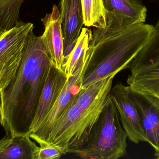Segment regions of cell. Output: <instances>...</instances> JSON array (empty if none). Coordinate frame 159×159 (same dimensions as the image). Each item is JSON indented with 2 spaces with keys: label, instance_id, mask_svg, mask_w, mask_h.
<instances>
[{
  "label": "cell",
  "instance_id": "1",
  "mask_svg": "<svg viewBox=\"0 0 159 159\" xmlns=\"http://www.w3.org/2000/svg\"><path fill=\"white\" fill-rule=\"evenodd\" d=\"M112 75L82 88L75 94L39 144L60 149L64 155L82 147L110 96Z\"/></svg>",
  "mask_w": 159,
  "mask_h": 159
},
{
  "label": "cell",
  "instance_id": "2",
  "mask_svg": "<svg viewBox=\"0 0 159 159\" xmlns=\"http://www.w3.org/2000/svg\"><path fill=\"white\" fill-rule=\"evenodd\" d=\"M153 25L143 23L95 28L88 51L82 88L127 69L148 42Z\"/></svg>",
  "mask_w": 159,
  "mask_h": 159
},
{
  "label": "cell",
  "instance_id": "3",
  "mask_svg": "<svg viewBox=\"0 0 159 159\" xmlns=\"http://www.w3.org/2000/svg\"><path fill=\"white\" fill-rule=\"evenodd\" d=\"M120 123L110 96L86 143L74 154L84 159H118L125 156L128 135Z\"/></svg>",
  "mask_w": 159,
  "mask_h": 159
},
{
  "label": "cell",
  "instance_id": "4",
  "mask_svg": "<svg viewBox=\"0 0 159 159\" xmlns=\"http://www.w3.org/2000/svg\"><path fill=\"white\" fill-rule=\"evenodd\" d=\"M49 57L41 36L32 30L27 36L23 57L14 80L2 91L0 99V124L6 136L11 137L22 93L32 73Z\"/></svg>",
  "mask_w": 159,
  "mask_h": 159
},
{
  "label": "cell",
  "instance_id": "5",
  "mask_svg": "<svg viewBox=\"0 0 159 159\" xmlns=\"http://www.w3.org/2000/svg\"><path fill=\"white\" fill-rule=\"evenodd\" d=\"M31 22L20 21L0 38V91H3L16 75L20 66Z\"/></svg>",
  "mask_w": 159,
  "mask_h": 159
},
{
  "label": "cell",
  "instance_id": "6",
  "mask_svg": "<svg viewBox=\"0 0 159 159\" xmlns=\"http://www.w3.org/2000/svg\"><path fill=\"white\" fill-rule=\"evenodd\" d=\"M52 65L49 57H47L31 75L22 93L11 138L29 134L46 77Z\"/></svg>",
  "mask_w": 159,
  "mask_h": 159
},
{
  "label": "cell",
  "instance_id": "7",
  "mask_svg": "<svg viewBox=\"0 0 159 159\" xmlns=\"http://www.w3.org/2000/svg\"><path fill=\"white\" fill-rule=\"evenodd\" d=\"M110 96L118 112L120 122L130 141L136 144L147 142L136 105L130 95L128 86L119 82L111 89Z\"/></svg>",
  "mask_w": 159,
  "mask_h": 159
},
{
  "label": "cell",
  "instance_id": "8",
  "mask_svg": "<svg viewBox=\"0 0 159 159\" xmlns=\"http://www.w3.org/2000/svg\"><path fill=\"white\" fill-rule=\"evenodd\" d=\"M128 89L139 113L147 142L153 147L155 157L159 159V99L129 86Z\"/></svg>",
  "mask_w": 159,
  "mask_h": 159
},
{
  "label": "cell",
  "instance_id": "9",
  "mask_svg": "<svg viewBox=\"0 0 159 159\" xmlns=\"http://www.w3.org/2000/svg\"><path fill=\"white\" fill-rule=\"evenodd\" d=\"M87 61L88 55L86 60L77 67L72 76L68 77V80L56 103L39 128L34 133L30 134V138L38 144L43 141L49 128L63 112L74 96L82 88V79Z\"/></svg>",
  "mask_w": 159,
  "mask_h": 159
},
{
  "label": "cell",
  "instance_id": "10",
  "mask_svg": "<svg viewBox=\"0 0 159 159\" xmlns=\"http://www.w3.org/2000/svg\"><path fill=\"white\" fill-rule=\"evenodd\" d=\"M107 27L119 28L146 21L147 8L141 0H103Z\"/></svg>",
  "mask_w": 159,
  "mask_h": 159
},
{
  "label": "cell",
  "instance_id": "11",
  "mask_svg": "<svg viewBox=\"0 0 159 159\" xmlns=\"http://www.w3.org/2000/svg\"><path fill=\"white\" fill-rule=\"evenodd\" d=\"M69 77L63 70L51 66L48 72L29 134L39 128L62 91Z\"/></svg>",
  "mask_w": 159,
  "mask_h": 159
},
{
  "label": "cell",
  "instance_id": "12",
  "mask_svg": "<svg viewBox=\"0 0 159 159\" xmlns=\"http://www.w3.org/2000/svg\"><path fill=\"white\" fill-rule=\"evenodd\" d=\"M41 21L44 27L41 37L52 65L62 70L64 56L62 19L57 6L54 5L51 13L47 14Z\"/></svg>",
  "mask_w": 159,
  "mask_h": 159
},
{
  "label": "cell",
  "instance_id": "13",
  "mask_svg": "<svg viewBox=\"0 0 159 159\" xmlns=\"http://www.w3.org/2000/svg\"><path fill=\"white\" fill-rule=\"evenodd\" d=\"M59 11L62 19L65 58L74 47L84 24L81 0H61Z\"/></svg>",
  "mask_w": 159,
  "mask_h": 159
},
{
  "label": "cell",
  "instance_id": "14",
  "mask_svg": "<svg viewBox=\"0 0 159 159\" xmlns=\"http://www.w3.org/2000/svg\"><path fill=\"white\" fill-rule=\"evenodd\" d=\"M159 64V20L153 26L148 42L129 65L131 73Z\"/></svg>",
  "mask_w": 159,
  "mask_h": 159
},
{
  "label": "cell",
  "instance_id": "15",
  "mask_svg": "<svg viewBox=\"0 0 159 159\" xmlns=\"http://www.w3.org/2000/svg\"><path fill=\"white\" fill-rule=\"evenodd\" d=\"M127 83L133 89L159 99V64L131 73Z\"/></svg>",
  "mask_w": 159,
  "mask_h": 159
},
{
  "label": "cell",
  "instance_id": "16",
  "mask_svg": "<svg viewBox=\"0 0 159 159\" xmlns=\"http://www.w3.org/2000/svg\"><path fill=\"white\" fill-rule=\"evenodd\" d=\"M92 34L90 29L87 27L82 28L74 47L64 58L62 69L68 77L72 76L79 65L87 59Z\"/></svg>",
  "mask_w": 159,
  "mask_h": 159
},
{
  "label": "cell",
  "instance_id": "17",
  "mask_svg": "<svg viewBox=\"0 0 159 159\" xmlns=\"http://www.w3.org/2000/svg\"><path fill=\"white\" fill-rule=\"evenodd\" d=\"M29 134L15 136L0 152V159H36L39 147Z\"/></svg>",
  "mask_w": 159,
  "mask_h": 159
},
{
  "label": "cell",
  "instance_id": "18",
  "mask_svg": "<svg viewBox=\"0 0 159 159\" xmlns=\"http://www.w3.org/2000/svg\"><path fill=\"white\" fill-rule=\"evenodd\" d=\"M85 26L97 29L107 28L106 13L103 0H81Z\"/></svg>",
  "mask_w": 159,
  "mask_h": 159
},
{
  "label": "cell",
  "instance_id": "19",
  "mask_svg": "<svg viewBox=\"0 0 159 159\" xmlns=\"http://www.w3.org/2000/svg\"><path fill=\"white\" fill-rule=\"evenodd\" d=\"M64 155L59 148L43 144L39 147L36 159H59Z\"/></svg>",
  "mask_w": 159,
  "mask_h": 159
},
{
  "label": "cell",
  "instance_id": "20",
  "mask_svg": "<svg viewBox=\"0 0 159 159\" xmlns=\"http://www.w3.org/2000/svg\"><path fill=\"white\" fill-rule=\"evenodd\" d=\"M12 138L5 136L0 140V152L2 151L10 143Z\"/></svg>",
  "mask_w": 159,
  "mask_h": 159
},
{
  "label": "cell",
  "instance_id": "21",
  "mask_svg": "<svg viewBox=\"0 0 159 159\" xmlns=\"http://www.w3.org/2000/svg\"><path fill=\"white\" fill-rule=\"evenodd\" d=\"M6 32L2 31H0V38Z\"/></svg>",
  "mask_w": 159,
  "mask_h": 159
},
{
  "label": "cell",
  "instance_id": "22",
  "mask_svg": "<svg viewBox=\"0 0 159 159\" xmlns=\"http://www.w3.org/2000/svg\"><path fill=\"white\" fill-rule=\"evenodd\" d=\"M1 91H0V99H1Z\"/></svg>",
  "mask_w": 159,
  "mask_h": 159
}]
</instances>
